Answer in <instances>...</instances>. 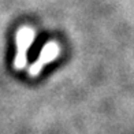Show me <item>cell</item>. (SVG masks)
<instances>
[{"label": "cell", "instance_id": "cell-1", "mask_svg": "<svg viewBox=\"0 0 134 134\" xmlns=\"http://www.w3.org/2000/svg\"><path fill=\"white\" fill-rule=\"evenodd\" d=\"M36 37V32L30 26H22L15 33V56H14V70L21 71L27 64V51L32 47Z\"/></svg>", "mask_w": 134, "mask_h": 134}, {"label": "cell", "instance_id": "cell-2", "mask_svg": "<svg viewBox=\"0 0 134 134\" xmlns=\"http://www.w3.org/2000/svg\"><path fill=\"white\" fill-rule=\"evenodd\" d=\"M60 48L56 41H48L44 45V48L41 49L38 58L36 59V62H33V64L27 69V75L30 78H36L37 75L41 74V71L44 70V67L48 63H52L55 59L59 56Z\"/></svg>", "mask_w": 134, "mask_h": 134}]
</instances>
